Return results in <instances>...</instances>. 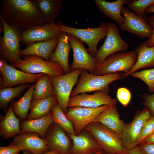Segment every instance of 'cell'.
I'll return each mask as SVG.
<instances>
[{
	"instance_id": "obj_1",
	"label": "cell",
	"mask_w": 154,
	"mask_h": 154,
	"mask_svg": "<svg viewBox=\"0 0 154 154\" xmlns=\"http://www.w3.org/2000/svg\"><path fill=\"white\" fill-rule=\"evenodd\" d=\"M1 15L9 25L22 30L46 24L35 0H1Z\"/></svg>"
},
{
	"instance_id": "obj_2",
	"label": "cell",
	"mask_w": 154,
	"mask_h": 154,
	"mask_svg": "<svg viewBox=\"0 0 154 154\" xmlns=\"http://www.w3.org/2000/svg\"><path fill=\"white\" fill-rule=\"evenodd\" d=\"M102 147L105 154H128L121 137L102 124L93 121L84 128Z\"/></svg>"
},
{
	"instance_id": "obj_3",
	"label": "cell",
	"mask_w": 154,
	"mask_h": 154,
	"mask_svg": "<svg viewBox=\"0 0 154 154\" xmlns=\"http://www.w3.org/2000/svg\"><path fill=\"white\" fill-rule=\"evenodd\" d=\"M4 27L3 37L0 36V56L12 66L21 59L20 37L22 30L7 23L0 15Z\"/></svg>"
},
{
	"instance_id": "obj_4",
	"label": "cell",
	"mask_w": 154,
	"mask_h": 154,
	"mask_svg": "<svg viewBox=\"0 0 154 154\" xmlns=\"http://www.w3.org/2000/svg\"><path fill=\"white\" fill-rule=\"evenodd\" d=\"M56 24L62 32L72 35L86 43L88 46L87 51L94 57L97 53L99 42L106 38L108 31L107 23L105 22L101 23L98 27L87 28H78L67 26L61 21H58Z\"/></svg>"
},
{
	"instance_id": "obj_5",
	"label": "cell",
	"mask_w": 154,
	"mask_h": 154,
	"mask_svg": "<svg viewBox=\"0 0 154 154\" xmlns=\"http://www.w3.org/2000/svg\"><path fill=\"white\" fill-rule=\"evenodd\" d=\"M137 56L135 50L114 53L108 57L102 63L96 65L94 74L104 75L120 72L127 73L136 63Z\"/></svg>"
},
{
	"instance_id": "obj_6",
	"label": "cell",
	"mask_w": 154,
	"mask_h": 154,
	"mask_svg": "<svg viewBox=\"0 0 154 154\" xmlns=\"http://www.w3.org/2000/svg\"><path fill=\"white\" fill-rule=\"evenodd\" d=\"M120 72L104 75H97L82 69L77 84L72 91L70 97L81 93L104 89L112 82L122 78Z\"/></svg>"
},
{
	"instance_id": "obj_7",
	"label": "cell",
	"mask_w": 154,
	"mask_h": 154,
	"mask_svg": "<svg viewBox=\"0 0 154 154\" xmlns=\"http://www.w3.org/2000/svg\"><path fill=\"white\" fill-rule=\"evenodd\" d=\"M21 59L12 66L21 71L31 74L43 73L51 77L64 74L63 70L57 62L46 61L40 57L33 55H21Z\"/></svg>"
},
{
	"instance_id": "obj_8",
	"label": "cell",
	"mask_w": 154,
	"mask_h": 154,
	"mask_svg": "<svg viewBox=\"0 0 154 154\" xmlns=\"http://www.w3.org/2000/svg\"><path fill=\"white\" fill-rule=\"evenodd\" d=\"M108 31L104 42L97 50L95 57L97 65L102 63L110 55L118 52L127 51L128 44L121 37L116 25L111 22L107 23Z\"/></svg>"
},
{
	"instance_id": "obj_9",
	"label": "cell",
	"mask_w": 154,
	"mask_h": 154,
	"mask_svg": "<svg viewBox=\"0 0 154 154\" xmlns=\"http://www.w3.org/2000/svg\"><path fill=\"white\" fill-rule=\"evenodd\" d=\"M82 70L76 69L67 74L51 77L58 104L65 114L72 89L77 84Z\"/></svg>"
},
{
	"instance_id": "obj_10",
	"label": "cell",
	"mask_w": 154,
	"mask_h": 154,
	"mask_svg": "<svg viewBox=\"0 0 154 154\" xmlns=\"http://www.w3.org/2000/svg\"><path fill=\"white\" fill-rule=\"evenodd\" d=\"M0 58V88L15 86L27 83L36 82L44 74H31L19 70Z\"/></svg>"
},
{
	"instance_id": "obj_11",
	"label": "cell",
	"mask_w": 154,
	"mask_h": 154,
	"mask_svg": "<svg viewBox=\"0 0 154 154\" xmlns=\"http://www.w3.org/2000/svg\"><path fill=\"white\" fill-rule=\"evenodd\" d=\"M109 91V86L96 91L92 95L84 93L71 96L68 108L75 106L95 108L103 106L116 105L117 100L112 98L108 94Z\"/></svg>"
},
{
	"instance_id": "obj_12",
	"label": "cell",
	"mask_w": 154,
	"mask_h": 154,
	"mask_svg": "<svg viewBox=\"0 0 154 154\" xmlns=\"http://www.w3.org/2000/svg\"><path fill=\"white\" fill-rule=\"evenodd\" d=\"M121 14L124 18L123 23L120 26L123 31L135 34L143 38H150L152 29L145 15H140L134 13L127 7L123 6Z\"/></svg>"
},
{
	"instance_id": "obj_13",
	"label": "cell",
	"mask_w": 154,
	"mask_h": 154,
	"mask_svg": "<svg viewBox=\"0 0 154 154\" xmlns=\"http://www.w3.org/2000/svg\"><path fill=\"white\" fill-rule=\"evenodd\" d=\"M67 34L73 55V61L70 66L71 71L81 69L94 74L97 65L95 57L88 52L82 41L72 35Z\"/></svg>"
},
{
	"instance_id": "obj_14",
	"label": "cell",
	"mask_w": 154,
	"mask_h": 154,
	"mask_svg": "<svg viewBox=\"0 0 154 154\" xmlns=\"http://www.w3.org/2000/svg\"><path fill=\"white\" fill-rule=\"evenodd\" d=\"M152 115L145 108L136 111L132 121L125 124L121 138L123 147L127 151L137 146L138 137L142 127Z\"/></svg>"
},
{
	"instance_id": "obj_15",
	"label": "cell",
	"mask_w": 154,
	"mask_h": 154,
	"mask_svg": "<svg viewBox=\"0 0 154 154\" xmlns=\"http://www.w3.org/2000/svg\"><path fill=\"white\" fill-rule=\"evenodd\" d=\"M62 32L55 23L37 25L22 30L20 41L26 46L36 42L46 41L59 37Z\"/></svg>"
},
{
	"instance_id": "obj_16",
	"label": "cell",
	"mask_w": 154,
	"mask_h": 154,
	"mask_svg": "<svg viewBox=\"0 0 154 154\" xmlns=\"http://www.w3.org/2000/svg\"><path fill=\"white\" fill-rule=\"evenodd\" d=\"M110 106L105 105L95 108L71 107L68 108L65 114L73 123L76 134H78L87 125L93 121L102 112Z\"/></svg>"
},
{
	"instance_id": "obj_17",
	"label": "cell",
	"mask_w": 154,
	"mask_h": 154,
	"mask_svg": "<svg viewBox=\"0 0 154 154\" xmlns=\"http://www.w3.org/2000/svg\"><path fill=\"white\" fill-rule=\"evenodd\" d=\"M13 141L20 151L27 150L34 154L45 153L50 149L48 142L37 133L28 132L16 136Z\"/></svg>"
},
{
	"instance_id": "obj_18",
	"label": "cell",
	"mask_w": 154,
	"mask_h": 154,
	"mask_svg": "<svg viewBox=\"0 0 154 154\" xmlns=\"http://www.w3.org/2000/svg\"><path fill=\"white\" fill-rule=\"evenodd\" d=\"M48 127L45 139L48 142L50 150H55L60 154H70L71 141L65 131L55 123Z\"/></svg>"
},
{
	"instance_id": "obj_19",
	"label": "cell",
	"mask_w": 154,
	"mask_h": 154,
	"mask_svg": "<svg viewBox=\"0 0 154 154\" xmlns=\"http://www.w3.org/2000/svg\"><path fill=\"white\" fill-rule=\"evenodd\" d=\"M67 135L73 143L70 149V154H94L102 150L87 131L81 132L78 135L69 134Z\"/></svg>"
},
{
	"instance_id": "obj_20",
	"label": "cell",
	"mask_w": 154,
	"mask_h": 154,
	"mask_svg": "<svg viewBox=\"0 0 154 154\" xmlns=\"http://www.w3.org/2000/svg\"><path fill=\"white\" fill-rule=\"evenodd\" d=\"M93 121L102 124L115 132L121 137L125 125L124 121L120 118L116 105L111 106L104 110Z\"/></svg>"
},
{
	"instance_id": "obj_21",
	"label": "cell",
	"mask_w": 154,
	"mask_h": 154,
	"mask_svg": "<svg viewBox=\"0 0 154 154\" xmlns=\"http://www.w3.org/2000/svg\"><path fill=\"white\" fill-rule=\"evenodd\" d=\"M71 48L67 33L62 32L59 37L56 48L51 54L49 60L58 62L62 67L64 74L71 72L68 60Z\"/></svg>"
},
{
	"instance_id": "obj_22",
	"label": "cell",
	"mask_w": 154,
	"mask_h": 154,
	"mask_svg": "<svg viewBox=\"0 0 154 154\" xmlns=\"http://www.w3.org/2000/svg\"><path fill=\"white\" fill-rule=\"evenodd\" d=\"M135 50L137 55L136 63L129 72L122 74V78L139 69H146L154 67V46L149 47L146 41H144L139 44Z\"/></svg>"
},
{
	"instance_id": "obj_23",
	"label": "cell",
	"mask_w": 154,
	"mask_h": 154,
	"mask_svg": "<svg viewBox=\"0 0 154 154\" xmlns=\"http://www.w3.org/2000/svg\"><path fill=\"white\" fill-rule=\"evenodd\" d=\"M59 38L36 42L27 46L25 48L21 49V55H33L42 57L46 61H49L51 54L56 48Z\"/></svg>"
},
{
	"instance_id": "obj_24",
	"label": "cell",
	"mask_w": 154,
	"mask_h": 154,
	"mask_svg": "<svg viewBox=\"0 0 154 154\" xmlns=\"http://www.w3.org/2000/svg\"><path fill=\"white\" fill-rule=\"evenodd\" d=\"M130 0H117L110 2L104 0H94L99 10L119 25H122L124 18L121 15V11L123 5L128 4Z\"/></svg>"
},
{
	"instance_id": "obj_25",
	"label": "cell",
	"mask_w": 154,
	"mask_h": 154,
	"mask_svg": "<svg viewBox=\"0 0 154 154\" xmlns=\"http://www.w3.org/2000/svg\"><path fill=\"white\" fill-rule=\"evenodd\" d=\"M53 123V121L51 112L47 116L39 119L21 120L20 126L21 133L35 132L38 133L41 137L45 139L47 130Z\"/></svg>"
},
{
	"instance_id": "obj_26",
	"label": "cell",
	"mask_w": 154,
	"mask_h": 154,
	"mask_svg": "<svg viewBox=\"0 0 154 154\" xmlns=\"http://www.w3.org/2000/svg\"><path fill=\"white\" fill-rule=\"evenodd\" d=\"M19 119L14 112L11 106L0 122V135L4 139L15 137L21 134Z\"/></svg>"
},
{
	"instance_id": "obj_27",
	"label": "cell",
	"mask_w": 154,
	"mask_h": 154,
	"mask_svg": "<svg viewBox=\"0 0 154 154\" xmlns=\"http://www.w3.org/2000/svg\"><path fill=\"white\" fill-rule=\"evenodd\" d=\"M58 104L55 96L40 99H32L27 119H35L44 117L51 112L52 108Z\"/></svg>"
},
{
	"instance_id": "obj_28",
	"label": "cell",
	"mask_w": 154,
	"mask_h": 154,
	"mask_svg": "<svg viewBox=\"0 0 154 154\" xmlns=\"http://www.w3.org/2000/svg\"><path fill=\"white\" fill-rule=\"evenodd\" d=\"M37 7L46 23H55L59 15L63 0H35Z\"/></svg>"
},
{
	"instance_id": "obj_29",
	"label": "cell",
	"mask_w": 154,
	"mask_h": 154,
	"mask_svg": "<svg viewBox=\"0 0 154 154\" xmlns=\"http://www.w3.org/2000/svg\"><path fill=\"white\" fill-rule=\"evenodd\" d=\"M35 85V84H32L27 92L18 101L13 100L11 102V106L14 112L21 120H25L27 118Z\"/></svg>"
},
{
	"instance_id": "obj_30",
	"label": "cell",
	"mask_w": 154,
	"mask_h": 154,
	"mask_svg": "<svg viewBox=\"0 0 154 154\" xmlns=\"http://www.w3.org/2000/svg\"><path fill=\"white\" fill-rule=\"evenodd\" d=\"M35 83L32 94L33 99H40L55 96L50 76L44 74Z\"/></svg>"
},
{
	"instance_id": "obj_31",
	"label": "cell",
	"mask_w": 154,
	"mask_h": 154,
	"mask_svg": "<svg viewBox=\"0 0 154 154\" xmlns=\"http://www.w3.org/2000/svg\"><path fill=\"white\" fill-rule=\"evenodd\" d=\"M31 86L30 83H27L13 87L0 88V109L6 113L10 102L14 98L20 97L24 90Z\"/></svg>"
},
{
	"instance_id": "obj_32",
	"label": "cell",
	"mask_w": 154,
	"mask_h": 154,
	"mask_svg": "<svg viewBox=\"0 0 154 154\" xmlns=\"http://www.w3.org/2000/svg\"><path fill=\"white\" fill-rule=\"evenodd\" d=\"M51 112L54 123L59 126L67 134L76 135L73 123L66 117L58 104L52 108Z\"/></svg>"
},
{
	"instance_id": "obj_33",
	"label": "cell",
	"mask_w": 154,
	"mask_h": 154,
	"mask_svg": "<svg viewBox=\"0 0 154 154\" xmlns=\"http://www.w3.org/2000/svg\"><path fill=\"white\" fill-rule=\"evenodd\" d=\"M130 75L142 80L147 85L149 92L151 94L154 93V68L135 72Z\"/></svg>"
},
{
	"instance_id": "obj_34",
	"label": "cell",
	"mask_w": 154,
	"mask_h": 154,
	"mask_svg": "<svg viewBox=\"0 0 154 154\" xmlns=\"http://www.w3.org/2000/svg\"><path fill=\"white\" fill-rule=\"evenodd\" d=\"M154 3V0H131L128 4V7L135 14L144 15L146 9Z\"/></svg>"
},
{
	"instance_id": "obj_35",
	"label": "cell",
	"mask_w": 154,
	"mask_h": 154,
	"mask_svg": "<svg viewBox=\"0 0 154 154\" xmlns=\"http://www.w3.org/2000/svg\"><path fill=\"white\" fill-rule=\"evenodd\" d=\"M154 131V116H152L143 124L137 141V146Z\"/></svg>"
},
{
	"instance_id": "obj_36",
	"label": "cell",
	"mask_w": 154,
	"mask_h": 154,
	"mask_svg": "<svg viewBox=\"0 0 154 154\" xmlns=\"http://www.w3.org/2000/svg\"><path fill=\"white\" fill-rule=\"evenodd\" d=\"M117 97L120 104L123 107H126L130 101L131 94L127 88L121 87L119 88L117 90Z\"/></svg>"
},
{
	"instance_id": "obj_37",
	"label": "cell",
	"mask_w": 154,
	"mask_h": 154,
	"mask_svg": "<svg viewBox=\"0 0 154 154\" xmlns=\"http://www.w3.org/2000/svg\"><path fill=\"white\" fill-rule=\"evenodd\" d=\"M140 96L143 99L142 104L148 110L152 116H154V93L152 94L145 93Z\"/></svg>"
},
{
	"instance_id": "obj_38",
	"label": "cell",
	"mask_w": 154,
	"mask_h": 154,
	"mask_svg": "<svg viewBox=\"0 0 154 154\" xmlns=\"http://www.w3.org/2000/svg\"><path fill=\"white\" fill-rule=\"evenodd\" d=\"M20 150L13 142L7 146L0 147V154H19Z\"/></svg>"
},
{
	"instance_id": "obj_39",
	"label": "cell",
	"mask_w": 154,
	"mask_h": 154,
	"mask_svg": "<svg viewBox=\"0 0 154 154\" xmlns=\"http://www.w3.org/2000/svg\"><path fill=\"white\" fill-rule=\"evenodd\" d=\"M137 146L142 154H154V143L141 144Z\"/></svg>"
},
{
	"instance_id": "obj_40",
	"label": "cell",
	"mask_w": 154,
	"mask_h": 154,
	"mask_svg": "<svg viewBox=\"0 0 154 154\" xmlns=\"http://www.w3.org/2000/svg\"><path fill=\"white\" fill-rule=\"evenodd\" d=\"M149 25L152 29L151 36L146 41L147 46L150 47L154 46V15L148 18Z\"/></svg>"
},
{
	"instance_id": "obj_41",
	"label": "cell",
	"mask_w": 154,
	"mask_h": 154,
	"mask_svg": "<svg viewBox=\"0 0 154 154\" xmlns=\"http://www.w3.org/2000/svg\"><path fill=\"white\" fill-rule=\"evenodd\" d=\"M146 143H154V131L145 138L140 144Z\"/></svg>"
},
{
	"instance_id": "obj_42",
	"label": "cell",
	"mask_w": 154,
	"mask_h": 154,
	"mask_svg": "<svg viewBox=\"0 0 154 154\" xmlns=\"http://www.w3.org/2000/svg\"><path fill=\"white\" fill-rule=\"evenodd\" d=\"M128 154H142L137 146L128 150Z\"/></svg>"
},
{
	"instance_id": "obj_43",
	"label": "cell",
	"mask_w": 154,
	"mask_h": 154,
	"mask_svg": "<svg viewBox=\"0 0 154 154\" xmlns=\"http://www.w3.org/2000/svg\"><path fill=\"white\" fill-rule=\"evenodd\" d=\"M145 12L147 14L154 13V3L148 7L145 10Z\"/></svg>"
},
{
	"instance_id": "obj_44",
	"label": "cell",
	"mask_w": 154,
	"mask_h": 154,
	"mask_svg": "<svg viewBox=\"0 0 154 154\" xmlns=\"http://www.w3.org/2000/svg\"><path fill=\"white\" fill-rule=\"evenodd\" d=\"M40 154H60L58 152L55 150H50L45 153Z\"/></svg>"
},
{
	"instance_id": "obj_45",
	"label": "cell",
	"mask_w": 154,
	"mask_h": 154,
	"mask_svg": "<svg viewBox=\"0 0 154 154\" xmlns=\"http://www.w3.org/2000/svg\"><path fill=\"white\" fill-rule=\"evenodd\" d=\"M4 28L2 22L0 21V33H4Z\"/></svg>"
},
{
	"instance_id": "obj_46",
	"label": "cell",
	"mask_w": 154,
	"mask_h": 154,
	"mask_svg": "<svg viewBox=\"0 0 154 154\" xmlns=\"http://www.w3.org/2000/svg\"><path fill=\"white\" fill-rule=\"evenodd\" d=\"M23 151V154H34L31 151L27 150H24Z\"/></svg>"
},
{
	"instance_id": "obj_47",
	"label": "cell",
	"mask_w": 154,
	"mask_h": 154,
	"mask_svg": "<svg viewBox=\"0 0 154 154\" xmlns=\"http://www.w3.org/2000/svg\"><path fill=\"white\" fill-rule=\"evenodd\" d=\"M94 154H105V153L103 150H102Z\"/></svg>"
}]
</instances>
